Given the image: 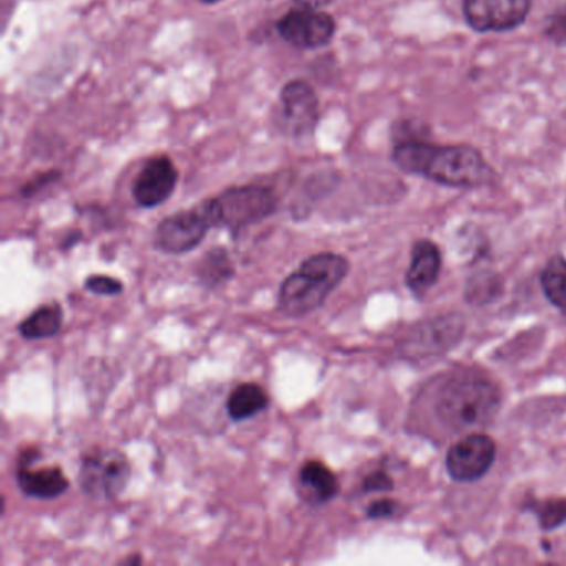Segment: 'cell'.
Returning a JSON list of instances; mask_svg holds the SVG:
<instances>
[{
	"label": "cell",
	"instance_id": "20",
	"mask_svg": "<svg viewBox=\"0 0 566 566\" xmlns=\"http://www.w3.org/2000/svg\"><path fill=\"white\" fill-rule=\"evenodd\" d=\"M502 290L499 277L493 273H479L469 281L467 300L473 304L492 303Z\"/></svg>",
	"mask_w": 566,
	"mask_h": 566
},
{
	"label": "cell",
	"instance_id": "28",
	"mask_svg": "<svg viewBox=\"0 0 566 566\" xmlns=\"http://www.w3.org/2000/svg\"><path fill=\"white\" fill-rule=\"evenodd\" d=\"M124 563H142V556H130V558L125 559Z\"/></svg>",
	"mask_w": 566,
	"mask_h": 566
},
{
	"label": "cell",
	"instance_id": "19",
	"mask_svg": "<svg viewBox=\"0 0 566 566\" xmlns=\"http://www.w3.org/2000/svg\"><path fill=\"white\" fill-rule=\"evenodd\" d=\"M542 286L549 303L559 310H566V260L553 258L542 273Z\"/></svg>",
	"mask_w": 566,
	"mask_h": 566
},
{
	"label": "cell",
	"instance_id": "9",
	"mask_svg": "<svg viewBox=\"0 0 566 566\" xmlns=\"http://www.w3.org/2000/svg\"><path fill=\"white\" fill-rule=\"evenodd\" d=\"M319 118V98L310 82L294 78L281 88L280 120L287 134L307 137L316 130Z\"/></svg>",
	"mask_w": 566,
	"mask_h": 566
},
{
	"label": "cell",
	"instance_id": "4",
	"mask_svg": "<svg viewBox=\"0 0 566 566\" xmlns=\"http://www.w3.org/2000/svg\"><path fill=\"white\" fill-rule=\"evenodd\" d=\"M201 205L213 228H227L238 234L273 217L277 210V197L273 188L264 185H243L227 188Z\"/></svg>",
	"mask_w": 566,
	"mask_h": 566
},
{
	"label": "cell",
	"instance_id": "26",
	"mask_svg": "<svg viewBox=\"0 0 566 566\" xmlns=\"http://www.w3.org/2000/svg\"><path fill=\"white\" fill-rule=\"evenodd\" d=\"M396 502H392V500H377V502L370 503L369 506H367L366 515L367 518H387V516H392L394 513H396Z\"/></svg>",
	"mask_w": 566,
	"mask_h": 566
},
{
	"label": "cell",
	"instance_id": "25",
	"mask_svg": "<svg viewBox=\"0 0 566 566\" xmlns=\"http://www.w3.org/2000/svg\"><path fill=\"white\" fill-rule=\"evenodd\" d=\"M394 486L392 479L384 470L370 473L363 482L364 492H386Z\"/></svg>",
	"mask_w": 566,
	"mask_h": 566
},
{
	"label": "cell",
	"instance_id": "22",
	"mask_svg": "<svg viewBox=\"0 0 566 566\" xmlns=\"http://www.w3.org/2000/svg\"><path fill=\"white\" fill-rule=\"evenodd\" d=\"M85 290L97 296H118L124 291V283L114 276L104 274H92L85 280Z\"/></svg>",
	"mask_w": 566,
	"mask_h": 566
},
{
	"label": "cell",
	"instance_id": "5",
	"mask_svg": "<svg viewBox=\"0 0 566 566\" xmlns=\"http://www.w3.org/2000/svg\"><path fill=\"white\" fill-rule=\"evenodd\" d=\"M132 479V463L118 449L94 447L82 455L78 485L94 500H117Z\"/></svg>",
	"mask_w": 566,
	"mask_h": 566
},
{
	"label": "cell",
	"instance_id": "12",
	"mask_svg": "<svg viewBox=\"0 0 566 566\" xmlns=\"http://www.w3.org/2000/svg\"><path fill=\"white\" fill-rule=\"evenodd\" d=\"M180 171L167 155L150 158L137 175L132 188L135 203L140 208L154 210L167 203L177 190Z\"/></svg>",
	"mask_w": 566,
	"mask_h": 566
},
{
	"label": "cell",
	"instance_id": "6",
	"mask_svg": "<svg viewBox=\"0 0 566 566\" xmlns=\"http://www.w3.org/2000/svg\"><path fill=\"white\" fill-rule=\"evenodd\" d=\"M276 32L294 49L317 51L333 42L336 38L337 24L336 19L323 9L297 6L276 22Z\"/></svg>",
	"mask_w": 566,
	"mask_h": 566
},
{
	"label": "cell",
	"instance_id": "10",
	"mask_svg": "<svg viewBox=\"0 0 566 566\" xmlns=\"http://www.w3.org/2000/svg\"><path fill=\"white\" fill-rule=\"evenodd\" d=\"M465 333V319L459 314H447L413 327L403 343V353L412 359L440 356L452 349Z\"/></svg>",
	"mask_w": 566,
	"mask_h": 566
},
{
	"label": "cell",
	"instance_id": "14",
	"mask_svg": "<svg viewBox=\"0 0 566 566\" xmlns=\"http://www.w3.org/2000/svg\"><path fill=\"white\" fill-rule=\"evenodd\" d=\"M297 490L304 502L311 505H324L339 495V480L336 473L321 462V460H307L300 469L297 475Z\"/></svg>",
	"mask_w": 566,
	"mask_h": 566
},
{
	"label": "cell",
	"instance_id": "24",
	"mask_svg": "<svg viewBox=\"0 0 566 566\" xmlns=\"http://www.w3.org/2000/svg\"><path fill=\"white\" fill-rule=\"evenodd\" d=\"M545 32L556 44H566V6L549 18Z\"/></svg>",
	"mask_w": 566,
	"mask_h": 566
},
{
	"label": "cell",
	"instance_id": "1",
	"mask_svg": "<svg viewBox=\"0 0 566 566\" xmlns=\"http://www.w3.org/2000/svg\"><path fill=\"white\" fill-rule=\"evenodd\" d=\"M399 135L390 158L406 174L453 188H479L495 181V170L475 147L437 145L420 135Z\"/></svg>",
	"mask_w": 566,
	"mask_h": 566
},
{
	"label": "cell",
	"instance_id": "7",
	"mask_svg": "<svg viewBox=\"0 0 566 566\" xmlns=\"http://www.w3.org/2000/svg\"><path fill=\"white\" fill-rule=\"evenodd\" d=\"M213 228L203 205L164 218L155 228L154 244L165 254H185L197 250Z\"/></svg>",
	"mask_w": 566,
	"mask_h": 566
},
{
	"label": "cell",
	"instance_id": "29",
	"mask_svg": "<svg viewBox=\"0 0 566 566\" xmlns=\"http://www.w3.org/2000/svg\"><path fill=\"white\" fill-rule=\"evenodd\" d=\"M200 2H203V4H218L221 0H200Z\"/></svg>",
	"mask_w": 566,
	"mask_h": 566
},
{
	"label": "cell",
	"instance_id": "3",
	"mask_svg": "<svg viewBox=\"0 0 566 566\" xmlns=\"http://www.w3.org/2000/svg\"><path fill=\"white\" fill-rule=\"evenodd\" d=\"M500 403V390L492 380L473 374H460L443 384L437 397L436 410L449 429L465 430L492 422Z\"/></svg>",
	"mask_w": 566,
	"mask_h": 566
},
{
	"label": "cell",
	"instance_id": "11",
	"mask_svg": "<svg viewBox=\"0 0 566 566\" xmlns=\"http://www.w3.org/2000/svg\"><path fill=\"white\" fill-rule=\"evenodd\" d=\"M496 443L485 433H470L447 453V470L457 482L482 479L495 462Z\"/></svg>",
	"mask_w": 566,
	"mask_h": 566
},
{
	"label": "cell",
	"instance_id": "17",
	"mask_svg": "<svg viewBox=\"0 0 566 566\" xmlns=\"http://www.w3.org/2000/svg\"><path fill=\"white\" fill-rule=\"evenodd\" d=\"M234 274H237V266H234L227 248L223 247L207 251L195 268V276L200 281L201 286L208 287V290H217V287L230 283Z\"/></svg>",
	"mask_w": 566,
	"mask_h": 566
},
{
	"label": "cell",
	"instance_id": "18",
	"mask_svg": "<svg viewBox=\"0 0 566 566\" xmlns=\"http://www.w3.org/2000/svg\"><path fill=\"white\" fill-rule=\"evenodd\" d=\"M62 326H64V310L59 303H49L25 317L19 324L18 331L25 340H42L57 336Z\"/></svg>",
	"mask_w": 566,
	"mask_h": 566
},
{
	"label": "cell",
	"instance_id": "21",
	"mask_svg": "<svg viewBox=\"0 0 566 566\" xmlns=\"http://www.w3.org/2000/svg\"><path fill=\"white\" fill-rule=\"evenodd\" d=\"M543 530H555L566 523V499L546 500L535 506Z\"/></svg>",
	"mask_w": 566,
	"mask_h": 566
},
{
	"label": "cell",
	"instance_id": "8",
	"mask_svg": "<svg viewBox=\"0 0 566 566\" xmlns=\"http://www.w3.org/2000/svg\"><path fill=\"white\" fill-rule=\"evenodd\" d=\"M463 18L472 31H515L532 11V0H462Z\"/></svg>",
	"mask_w": 566,
	"mask_h": 566
},
{
	"label": "cell",
	"instance_id": "27",
	"mask_svg": "<svg viewBox=\"0 0 566 566\" xmlns=\"http://www.w3.org/2000/svg\"><path fill=\"white\" fill-rule=\"evenodd\" d=\"M297 6H306V8L324 9L333 4L334 0H294Z\"/></svg>",
	"mask_w": 566,
	"mask_h": 566
},
{
	"label": "cell",
	"instance_id": "16",
	"mask_svg": "<svg viewBox=\"0 0 566 566\" xmlns=\"http://www.w3.org/2000/svg\"><path fill=\"white\" fill-rule=\"evenodd\" d=\"M270 406V396L260 384L244 382L231 390L227 412L233 422L253 419Z\"/></svg>",
	"mask_w": 566,
	"mask_h": 566
},
{
	"label": "cell",
	"instance_id": "15",
	"mask_svg": "<svg viewBox=\"0 0 566 566\" xmlns=\"http://www.w3.org/2000/svg\"><path fill=\"white\" fill-rule=\"evenodd\" d=\"M442 268L439 247L432 241L420 240L413 244L412 261L407 271V286L417 296L429 291L436 284Z\"/></svg>",
	"mask_w": 566,
	"mask_h": 566
},
{
	"label": "cell",
	"instance_id": "23",
	"mask_svg": "<svg viewBox=\"0 0 566 566\" xmlns=\"http://www.w3.org/2000/svg\"><path fill=\"white\" fill-rule=\"evenodd\" d=\"M61 177L62 174L59 170L44 171V174L38 175V177L32 178V180H29L28 184H25L24 187L21 188V197H35V195L41 193V191L45 190V188L51 187V185H54L55 181H57Z\"/></svg>",
	"mask_w": 566,
	"mask_h": 566
},
{
	"label": "cell",
	"instance_id": "2",
	"mask_svg": "<svg viewBox=\"0 0 566 566\" xmlns=\"http://www.w3.org/2000/svg\"><path fill=\"white\" fill-rule=\"evenodd\" d=\"M349 261L333 251L313 254L281 283L277 307L287 317H303L319 310L346 280Z\"/></svg>",
	"mask_w": 566,
	"mask_h": 566
},
{
	"label": "cell",
	"instance_id": "13",
	"mask_svg": "<svg viewBox=\"0 0 566 566\" xmlns=\"http://www.w3.org/2000/svg\"><path fill=\"white\" fill-rule=\"evenodd\" d=\"M41 452L35 449L24 450L19 457L18 469H15V482L19 490L29 499L54 500L64 495L69 490V479L61 467H41L34 469Z\"/></svg>",
	"mask_w": 566,
	"mask_h": 566
}]
</instances>
